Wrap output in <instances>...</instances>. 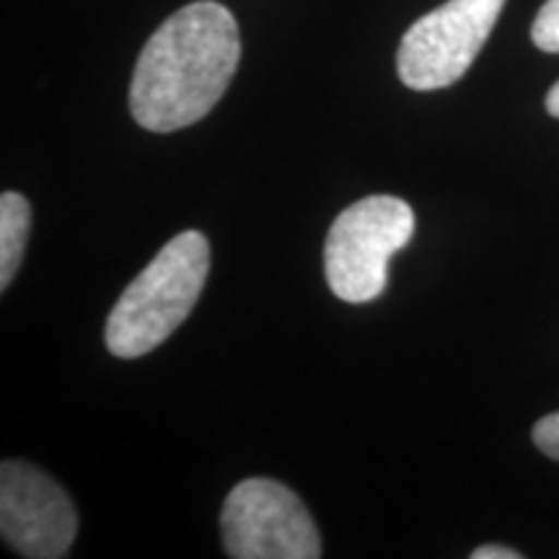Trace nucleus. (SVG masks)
Returning <instances> with one entry per match:
<instances>
[{"label":"nucleus","mask_w":559,"mask_h":559,"mask_svg":"<svg viewBox=\"0 0 559 559\" xmlns=\"http://www.w3.org/2000/svg\"><path fill=\"white\" fill-rule=\"evenodd\" d=\"M239 60L234 13L213 0L185 5L140 52L130 83L132 117L151 132L190 128L223 99Z\"/></svg>","instance_id":"nucleus-1"},{"label":"nucleus","mask_w":559,"mask_h":559,"mask_svg":"<svg viewBox=\"0 0 559 559\" xmlns=\"http://www.w3.org/2000/svg\"><path fill=\"white\" fill-rule=\"evenodd\" d=\"M210 272V243L200 230L166 241L148 267L128 285L107 321V349L115 358H143L185 324Z\"/></svg>","instance_id":"nucleus-2"},{"label":"nucleus","mask_w":559,"mask_h":559,"mask_svg":"<svg viewBox=\"0 0 559 559\" xmlns=\"http://www.w3.org/2000/svg\"><path fill=\"white\" fill-rule=\"evenodd\" d=\"M415 236V213L391 194L353 202L334 218L324 247L326 283L345 304H370L386 290L389 260Z\"/></svg>","instance_id":"nucleus-3"},{"label":"nucleus","mask_w":559,"mask_h":559,"mask_svg":"<svg viewBox=\"0 0 559 559\" xmlns=\"http://www.w3.org/2000/svg\"><path fill=\"white\" fill-rule=\"evenodd\" d=\"M226 555L234 559H319L321 536L298 495L275 479H243L221 513Z\"/></svg>","instance_id":"nucleus-4"},{"label":"nucleus","mask_w":559,"mask_h":559,"mask_svg":"<svg viewBox=\"0 0 559 559\" xmlns=\"http://www.w3.org/2000/svg\"><path fill=\"white\" fill-rule=\"evenodd\" d=\"M506 0H449L409 26L396 52L400 81L412 91L456 83L492 34Z\"/></svg>","instance_id":"nucleus-5"},{"label":"nucleus","mask_w":559,"mask_h":559,"mask_svg":"<svg viewBox=\"0 0 559 559\" xmlns=\"http://www.w3.org/2000/svg\"><path fill=\"white\" fill-rule=\"evenodd\" d=\"M0 534L19 557H68L79 534L73 500L52 477L26 461L0 466Z\"/></svg>","instance_id":"nucleus-6"},{"label":"nucleus","mask_w":559,"mask_h":559,"mask_svg":"<svg viewBox=\"0 0 559 559\" xmlns=\"http://www.w3.org/2000/svg\"><path fill=\"white\" fill-rule=\"evenodd\" d=\"M32 207L24 194L3 192L0 198V288H9L29 243Z\"/></svg>","instance_id":"nucleus-7"},{"label":"nucleus","mask_w":559,"mask_h":559,"mask_svg":"<svg viewBox=\"0 0 559 559\" xmlns=\"http://www.w3.org/2000/svg\"><path fill=\"white\" fill-rule=\"evenodd\" d=\"M531 39L542 52H559V0H547L531 26Z\"/></svg>","instance_id":"nucleus-8"},{"label":"nucleus","mask_w":559,"mask_h":559,"mask_svg":"<svg viewBox=\"0 0 559 559\" xmlns=\"http://www.w3.org/2000/svg\"><path fill=\"white\" fill-rule=\"evenodd\" d=\"M534 443L544 456L559 461V412H551V415L542 417L539 423L534 425Z\"/></svg>","instance_id":"nucleus-9"},{"label":"nucleus","mask_w":559,"mask_h":559,"mask_svg":"<svg viewBox=\"0 0 559 559\" xmlns=\"http://www.w3.org/2000/svg\"><path fill=\"white\" fill-rule=\"evenodd\" d=\"M472 559H521V555L515 549L498 547V544H487V547L474 549Z\"/></svg>","instance_id":"nucleus-10"},{"label":"nucleus","mask_w":559,"mask_h":559,"mask_svg":"<svg viewBox=\"0 0 559 559\" xmlns=\"http://www.w3.org/2000/svg\"><path fill=\"white\" fill-rule=\"evenodd\" d=\"M547 111L555 117V120H559V81L549 88V94H547Z\"/></svg>","instance_id":"nucleus-11"}]
</instances>
